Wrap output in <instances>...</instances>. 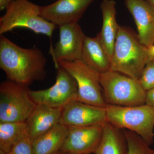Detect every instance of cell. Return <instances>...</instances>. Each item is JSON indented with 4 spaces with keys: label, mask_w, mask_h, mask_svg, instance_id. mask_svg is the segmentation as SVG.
I'll use <instances>...</instances> for the list:
<instances>
[{
    "label": "cell",
    "mask_w": 154,
    "mask_h": 154,
    "mask_svg": "<svg viewBox=\"0 0 154 154\" xmlns=\"http://www.w3.org/2000/svg\"><path fill=\"white\" fill-rule=\"evenodd\" d=\"M47 59L36 47L23 48L3 35L0 38V68L9 81L28 88L46 76Z\"/></svg>",
    "instance_id": "6da1fadb"
},
{
    "label": "cell",
    "mask_w": 154,
    "mask_h": 154,
    "mask_svg": "<svg viewBox=\"0 0 154 154\" xmlns=\"http://www.w3.org/2000/svg\"><path fill=\"white\" fill-rule=\"evenodd\" d=\"M149 48L142 44L129 28L119 26L110 70L139 80L146 65L152 60Z\"/></svg>",
    "instance_id": "7a4b0ae2"
},
{
    "label": "cell",
    "mask_w": 154,
    "mask_h": 154,
    "mask_svg": "<svg viewBox=\"0 0 154 154\" xmlns=\"http://www.w3.org/2000/svg\"><path fill=\"white\" fill-rule=\"evenodd\" d=\"M107 121L116 127L135 133L149 145L154 142V107L144 105L122 106L107 105Z\"/></svg>",
    "instance_id": "3957f363"
},
{
    "label": "cell",
    "mask_w": 154,
    "mask_h": 154,
    "mask_svg": "<svg viewBox=\"0 0 154 154\" xmlns=\"http://www.w3.org/2000/svg\"><path fill=\"white\" fill-rule=\"evenodd\" d=\"M56 27L40 16L39 6L28 0H15L0 18V35L16 28H25L51 38Z\"/></svg>",
    "instance_id": "277c9868"
},
{
    "label": "cell",
    "mask_w": 154,
    "mask_h": 154,
    "mask_svg": "<svg viewBox=\"0 0 154 154\" xmlns=\"http://www.w3.org/2000/svg\"><path fill=\"white\" fill-rule=\"evenodd\" d=\"M100 83L107 105L133 106L146 104V91L139 80L110 69L101 74Z\"/></svg>",
    "instance_id": "5b68a950"
},
{
    "label": "cell",
    "mask_w": 154,
    "mask_h": 154,
    "mask_svg": "<svg viewBox=\"0 0 154 154\" xmlns=\"http://www.w3.org/2000/svg\"><path fill=\"white\" fill-rule=\"evenodd\" d=\"M28 88L11 81L0 85V122H25L36 104Z\"/></svg>",
    "instance_id": "8992f818"
},
{
    "label": "cell",
    "mask_w": 154,
    "mask_h": 154,
    "mask_svg": "<svg viewBox=\"0 0 154 154\" xmlns=\"http://www.w3.org/2000/svg\"><path fill=\"white\" fill-rule=\"evenodd\" d=\"M58 66L66 70L75 80L78 86V101L97 107H106L100 83L101 74L81 60L61 61Z\"/></svg>",
    "instance_id": "52a82bcc"
},
{
    "label": "cell",
    "mask_w": 154,
    "mask_h": 154,
    "mask_svg": "<svg viewBox=\"0 0 154 154\" xmlns=\"http://www.w3.org/2000/svg\"><path fill=\"white\" fill-rule=\"evenodd\" d=\"M56 69L55 82L51 87L38 91L29 90V95L36 104L63 108L78 100V86L74 78L62 67Z\"/></svg>",
    "instance_id": "ba28073f"
},
{
    "label": "cell",
    "mask_w": 154,
    "mask_h": 154,
    "mask_svg": "<svg viewBox=\"0 0 154 154\" xmlns=\"http://www.w3.org/2000/svg\"><path fill=\"white\" fill-rule=\"evenodd\" d=\"M59 39L54 48H50L56 68L61 61L81 60L86 36L78 23H70L59 26Z\"/></svg>",
    "instance_id": "9c48e42d"
},
{
    "label": "cell",
    "mask_w": 154,
    "mask_h": 154,
    "mask_svg": "<svg viewBox=\"0 0 154 154\" xmlns=\"http://www.w3.org/2000/svg\"><path fill=\"white\" fill-rule=\"evenodd\" d=\"M105 123L85 126L69 127L63 154H94L102 140Z\"/></svg>",
    "instance_id": "30bf717a"
},
{
    "label": "cell",
    "mask_w": 154,
    "mask_h": 154,
    "mask_svg": "<svg viewBox=\"0 0 154 154\" xmlns=\"http://www.w3.org/2000/svg\"><path fill=\"white\" fill-rule=\"evenodd\" d=\"M95 0H57L48 5L39 6L40 15L55 25L78 21L89 6Z\"/></svg>",
    "instance_id": "8fae6325"
},
{
    "label": "cell",
    "mask_w": 154,
    "mask_h": 154,
    "mask_svg": "<svg viewBox=\"0 0 154 154\" xmlns=\"http://www.w3.org/2000/svg\"><path fill=\"white\" fill-rule=\"evenodd\" d=\"M107 121L105 107H97L76 100L62 109L59 123L67 126H85Z\"/></svg>",
    "instance_id": "7c38bea8"
},
{
    "label": "cell",
    "mask_w": 154,
    "mask_h": 154,
    "mask_svg": "<svg viewBox=\"0 0 154 154\" xmlns=\"http://www.w3.org/2000/svg\"><path fill=\"white\" fill-rule=\"evenodd\" d=\"M137 28V37L142 44L149 48L154 43V8L146 0H125Z\"/></svg>",
    "instance_id": "4fadbf2b"
},
{
    "label": "cell",
    "mask_w": 154,
    "mask_h": 154,
    "mask_svg": "<svg viewBox=\"0 0 154 154\" xmlns=\"http://www.w3.org/2000/svg\"><path fill=\"white\" fill-rule=\"evenodd\" d=\"M62 109L36 104L25 122L28 127V137L32 141L59 123Z\"/></svg>",
    "instance_id": "5bb4252c"
},
{
    "label": "cell",
    "mask_w": 154,
    "mask_h": 154,
    "mask_svg": "<svg viewBox=\"0 0 154 154\" xmlns=\"http://www.w3.org/2000/svg\"><path fill=\"white\" fill-rule=\"evenodd\" d=\"M116 2L114 0H103L100 8L103 24L97 35L103 48L111 60L119 25L116 21Z\"/></svg>",
    "instance_id": "9a60e30c"
},
{
    "label": "cell",
    "mask_w": 154,
    "mask_h": 154,
    "mask_svg": "<svg viewBox=\"0 0 154 154\" xmlns=\"http://www.w3.org/2000/svg\"><path fill=\"white\" fill-rule=\"evenodd\" d=\"M81 60L101 74L110 69V59L97 35L95 37L86 36Z\"/></svg>",
    "instance_id": "2e32d148"
},
{
    "label": "cell",
    "mask_w": 154,
    "mask_h": 154,
    "mask_svg": "<svg viewBox=\"0 0 154 154\" xmlns=\"http://www.w3.org/2000/svg\"><path fill=\"white\" fill-rule=\"evenodd\" d=\"M69 127L59 123L32 141L35 154H53L60 151L65 141Z\"/></svg>",
    "instance_id": "e0dca14e"
},
{
    "label": "cell",
    "mask_w": 154,
    "mask_h": 154,
    "mask_svg": "<svg viewBox=\"0 0 154 154\" xmlns=\"http://www.w3.org/2000/svg\"><path fill=\"white\" fill-rule=\"evenodd\" d=\"M127 149L124 130L106 122L102 140L94 154H126Z\"/></svg>",
    "instance_id": "ac0fdd59"
},
{
    "label": "cell",
    "mask_w": 154,
    "mask_h": 154,
    "mask_svg": "<svg viewBox=\"0 0 154 154\" xmlns=\"http://www.w3.org/2000/svg\"><path fill=\"white\" fill-rule=\"evenodd\" d=\"M27 137L26 122H0V152L8 153L15 145Z\"/></svg>",
    "instance_id": "d6986e66"
},
{
    "label": "cell",
    "mask_w": 154,
    "mask_h": 154,
    "mask_svg": "<svg viewBox=\"0 0 154 154\" xmlns=\"http://www.w3.org/2000/svg\"><path fill=\"white\" fill-rule=\"evenodd\" d=\"M126 138L128 149L126 154H154V149L140 136L128 130L123 129Z\"/></svg>",
    "instance_id": "ffe728a7"
},
{
    "label": "cell",
    "mask_w": 154,
    "mask_h": 154,
    "mask_svg": "<svg viewBox=\"0 0 154 154\" xmlns=\"http://www.w3.org/2000/svg\"><path fill=\"white\" fill-rule=\"evenodd\" d=\"M139 81L146 91L154 88V59L146 65Z\"/></svg>",
    "instance_id": "44dd1931"
},
{
    "label": "cell",
    "mask_w": 154,
    "mask_h": 154,
    "mask_svg": "<svg viewBox=\"0 0 154 154\" xmlns=\"http://www.w3.org/2000/svg\"><path fill=\"white\" fill-rule=\"evenodd\" d=\"M7 154H35L32 141L28 137L23 139L15 145Z\"/></svg>",
    "instance_id": "7402d4cb"
},
{
    "label": "cell",
    "mask_w": 154,
    "mask_h": 154,
    "mask_svg": "<svg viewBox=\"0 0 154 154\" xmlns=\"http://www.w3.org/2000/svg\"><path fill=\"white\" fill-rule=\"evenodd\" d=\"M146 104L154 107V88L146 91Z\"/></svg>",
    "instance_id": "603a6c76"
},
{
    "label": "cell",
    "mask_w": 154,
    "mask_h": 154,
    "mask_svg": "<svg viewBox=\"0 0 154 154\" xmlns=\"http://www.w3.org/2000/svg\"><path fill=\"white\" fill-rule=\"evenodd\" d=\"M15 0H0V11L6 10L8 7Z\"/></svg>",
    "instance_id": "cb8c5ba5"
},
{
    "label": "cell",
    "mask_w": 154,
    "mask_h": 154,
    "mask_svg": "<svg viewBox=\"0 0 154 154\" xmlns=\"http://www.w3.org/2000/svg\"><path fill=\"white\" fill-rule=\"evenodd\" d=\"M149 51L150 55L152 57L154 58V45H153L151 47L149 48Z\"/></svg>",
    "instance_id": "d4e9b609"
},
{
    "label": "cell",
    "mask_w": 154,
    "mask_h": 154,
    "mask_svg": "<svg viewBox=\"0 0 154 154\" xmlns=\"http://www.w3.org/2000/svg\"><path fill=\"white\" fill-rule=\"evenodd\" d=\"M154 8V0H146Z\"/></svg>",
    "instance_id": "484cf974"
},
{
    "label": "cell",
    "mask_w": 154,
    "mask_h": 154,
    "mask_svg": "<svg viewBox=\"0 0 154 154\" xmlns=\"http://www.w3.org/2000/svg\"><path fill=\"white\" fill-rule=\"evenodd\" d=\"M53 154H61V153L60 151H58L56 152Z\"/></svg>",
    "instance_id": "4316f807"
},
{
    "label": "cell",
    "mask_w": 154,
    "mask_h": 154,
    "mask_svg": "<svg viewBox=\"0 0 154 154\" xmlns=\"http://www.w3.org/2000/svg\"><path fill=\"white\" fill-rule=\"evenodd\" d=\"M61 154H93L91 153H84V154H63L61 153Z\"/></svg>",
    "instance_id": "83f0119b"
},
{
    "label": "cell",
    "mask_w": 154,
    "mask_h": 154,
    "mask_svg": "<svg viewBox=\"0 0 154 154\" xmlns=\"http://www.w3.org/2000/svg\"><path fill=\"white\" fill-rule=\"evenodd\" d=\"M0 154H7L3 152H0Z\"/></svg>",
    "instance_id": "f1b7e54d"
}]
</instances>
